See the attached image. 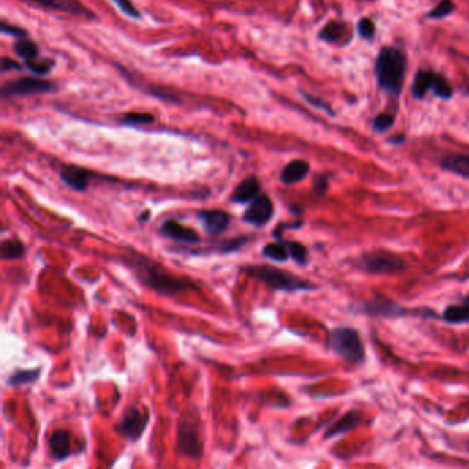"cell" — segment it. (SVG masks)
<instances>
[{"label":"cell","instance_id":"836d02e7","mask_svg":"<svg viewBox=\"0 0 469 469\" xmlns=\"http://www.w3.org/2000/svg\"><path fill=\"white\" fill-rule=\"evenodd\" d=\"M302 95H303V98H305L310 105H313L314 108L320 109V111H325L327 115L333 116L332 108H330L325 101H322V99H319V98H315L313 95H309V94H306V93H302Z\"/></svg>","mask_w":469,"mask_h":469},{"label":"cell","instance_id":"5b68a950","mask_svg":"<svg viewBox=\"0 0 469 469\" xmlns=\"http://www.w3.org/2000/svg\"><path fill=\"white\" fill-rule=\"evenodd\" d=\"M176 448L178 452L193 460H200L204 450V439L201 427L190 417H183L179 421L176 432Z\"/></svg>","mask_w":469,"mask_h":469},{"label":"cell","instance_id":"83f0119b","mask_svg":"<svg viewBox=\"0 0 469 469\" xmlns=\"http://www.w3.org/2000/svg\"><path fill=\"white\" fill-rule=\"evenodd\" d=\"M454 10H456V4L452 0H442L435 8H432L427 14V18H430V19H441V18L449 17Z\"/></svg>","mask_w":469,"mask_h":469},{"label":"cell","instance_id":"7a4b0ae2","mask_svg":"<svg viewBox=\"0 0 469 469\" xmlns=\"http://www.w3.org/2000/svg\"><path fill=\"white\" fill-rule=\"evenodd\" d=\"M408 70V58L403 51L395 47L380 50L374 64L379 87L390 95L398 97L402 91Z\"/></svg>","mask_w":469,"mask_h":469},{"label":"cell","instance_id":"603a6c76","mask_svg":"<svg viewBox=\"0 0 469 469\" xmlns=\"http://www.w3.org/2000/svg\"><path fill=\"white\" fill-rule=\"evenodd\" d=\"M263 255L270 259V260H274V262H287L291 255H289V251L285 245V242L281 240L278 242H271V244H267L263 247Z\"/></svg>","mask_w":469,"mask_h":469},{"label":"cell","instance_id":"d590c367","mask_svg":"<svg viewBox=\"0 0 469 469\" xmlns=\"http://www.w3.org/2000/svg\"><path fill=\"white\" fill-rule=\"evenodd\" d=\"M21 70L22 69V65H19L18 62H15L14 59H10L7 57H3L1 58V70L3 72H7V70Z\"/></svg>","mask_w":469,"mask_h":469},{"label":"cell","instance_id":"7c38bea8","mask_svg":"<svg viewBox=\"0 0 469 469\" xmlns=\"http://www.w3.org/2000/svg\"><path fill=\"white\" fill-rule=\"evenodd\" d=\"M26 3H32L37 7L54 11H62L73 15H84V17H94L90 10H87L83 4L76 0H23Z\"/></svg>","mask_w":469,"mask_h":469},{"label":"cell","instance_id":"f546056e","mask_svg":"<svg viewBox=\"0 0 469 469\" xmlns=\"http://www.w3.org/2000/svg\"><path fill=\"white\" fill-rule=\"evenodd\" d=\"M394 122H395V117L392 115L380 113L373 120V128L377 133H384V131H388L394 126Z\"/></svg>","mask_w":469,"mask_h":469},{"label":"cell","instance_id":"30bf717a","mask_svg":"<svg viewBox=\"0 0 469 469\" xmlns=\"http://www.w3.org/2000/svg\"><path fill=\"white\" fill-rule=\"evenodd\" d=\"M197 218L202 223L207 233L212 237L220 236L231 220L230 215L222 209H204L197 213Z\"/></svg>","mask_w":469,"mask_h":469},{"label":"cell","instance_id":"8992f818","mask_svg":"<svg viewBox=\"0 0 469 469\" xmlns=\"http://www.w3.org/2000/svg\"><path fill=\"white\" fill-rule=\"evenodd\" d=\"M55 90V86L51 82L35 79V77H22L12 82L6 83L1 87V97L10 98V97H23V95H32V94H44V93H52Z\"/></svg>","mask_w":469,"mask_h":469},{"label":"cell","instance_id":"6da1fadb","mask_svg":"<svg viewBox=\"0 0 469 469\" xmlns=\"http://www.w3.org/2000/svg\"><path fill=\"white\" fill-rule=\"evenodd\" d=\"M127 262L134 270L135 277L144 285L156 291L160 295L172 296L176 295L178 292L197 288L191 281L169 274L156 263L148 260L146 258H142L141 255H137L135 252H133Z\"/></svg>","mask_w":469,"mask_h":469},{"label":"cell","instance_id":"9a60e30c","mask_svg":"<svg viewBox=\"0 0 469 469\" xmlns=\"http://www.w3.org/2000/svg\"><path fill=\"white\" fill-rule=\"evenodd\" d=\"M260 193V184L259 180L255 176H249L244 179L238 186L234 189L230 200L234 204H249L252 200H255Z\"/></svg>","mask_w":469,"mask_h":469},{"label":"cell","instance_id":"e0dca14e","mask_svg":"<svg viewBox=\"0 0 469 469\" xmlns=\"http://www.w3.org/2000/svg\"><path fill=\"white\" fill-rule=\"evenodd\" d=\"M310 172V164L305 160H294L287 164L281 172V182L284 184H295L303 180Z\"/></svg>","mask_w":469,"mask_h":469},{"label":"cell","instance_id":"3957f363","mask_svg":"<svg viewBox=\"0 0 469 469\" xmlns=\"http://www.w3.org/2000/svg\"><path fill=\"white\" fill-rule=\"evenodd\" d=\"M241 271L248 274L252 278H256L270 287L274 291H284V292H298V291H307L313 289L312 284L307 281L291 274L289 271L273 267V266H244Z\"/></svg>","mask_w":469,"mask_h":469},{"label":"cell","instance_id":"d4e9b609","mask_svg":"<svg viewBox=\"0 0 469 469\" xmlns=\"http://www.w3.org/2000/svg\"><path fill=\"white\" fill-rule=\"evenodd\" d=\"M40 377V369H29V370H17L8 377L10 385H22L36 381Z\"/></svg>","mask_w":469,"mask_h":469},{"label":"cell","instance_id":"cb8c5ba5","mask_svg":"<svg viewBox=\"0 0 469 469\" xmlns=\"http://www.w3.org/2000/svg\"><path fill=\"white\" fill-rule=\"evenodd\" d=\"M443 319L449 323H461L469 320V300L463 305L448 307L443 313Z\"/></svg>","mask_w":469,"mask_h":469},{"label":"cell","instance_id":"9c48e42d","mask_svg":"<svg viewBox=\"0 0 469 469\" xmlns=\"http://www.w3.org/2000/svg\"><path fill=\"white\" fill-rule=\"evenodd\" d=\"M274 213V205L269 195L259 194L255 200H252L245 209L242 219L245 223L252 224L255 227L266 226Z\"/></svg>","mask_w":469,"mask_h":469},{"label":"cell","instance_id":"1f68e13d","mask_svg":"<svg viewBox=\"0 0 469 469\" xmlns=\"http://www.w3.org/2000/svg\"><path fill=\"white\" fill-rule=\"evenodd\" d=\"M247 241H248L247 237H240V238H236V240H231V241H227V242L218 244V245H216V249H218V252H220V253L236 252V251H238Z\"/></svg>","mask_w":469,"mask_h":469},{"label":"cell","instance_id":"f1b7e54d","mask_svg":"<svg viewBox=\"0 0 469 469\" xmlns=\"http://www.w3.org/2000/svg\"><path fill=\"white\" fill-rule=\"evenodd\" d=\"M123 122L130 124V126H145V124H152L155 123V116L151 113H137V112H130L126 113L123 117Z\"/></svg>","mask_w":469,"mask_h":469},{"label":"cell","instance_id":"8d00e7d4","mask_svg":"<svg viewBox=\"0 0 469 469\" xmlns=\"http://www.w3.org/2000/svg\"><path fill=\"white\" fill-rule=\"evenodd\" d=\"M326 187H327V182H326L325 176H320V178L316 180V183H315V190H316L319 194H322V193L326 190Z\"/></svg>","mask_w":469,"mask_h":469},{"label":"cell","instance_id":"7402d4cb","mask_svg":"<svg viewBox=\"0 0 469 469\" xmlns=\"http://www.w3.org/2000/svg\"><path fill=\"white\" fill-rule=\"evenodd\" d=\"M25 253V247L19 240H4L0 245V256L3 260H15Z\"/></svg>","mask_w":469,"mask_h":469},{"label":"cell","instance_id":"ac0fdd59","mask_svg":"<svg viewBox=\"0 0 469 469\" xmlns=\"http://www.w3.org/2000/svg\"><path fill=\"white\" fill-rule=\"evenodd\" d=\"M442 168L469 179V155L446 157L442 160Z\"/></svg>","mask_w":469,"mask_h":469},{"label":"cell","instance_id":"e575fe53","mask_svg":"<svg viewBox=\"0 0 469 469\" xmlns=\"http://www.w3.org/2000/svg\"><path fill=\"white\" fill-rule=\"evenodd\" d=\"M1 32L17 36V37H26V32L22 28L14 26V25L7 23V22H1Z\"/></svg>","mask_w":469,"mask_h":469},{"label":"cell","instance_id":"2e32d148","mask_svg":"<svg viewBox=\"0 0 469 469\" xmlns=\"http://www.w3.org/2000/svg\"><path fill=\"white\" fill-rule=\"evenodd\" d=\"M439 73L431 70H419L412 84V95L416 99H423L428 91H434Z\"/></svg>","mask_w":469,"mask_h":469},{"label":"cell","instance_id":"52a82bcc","mask_svg":"<svg viewBox=\"0 0 469 469\" xmlns=\"http://www.w3.org/2000/svg\"><path fill=\"white\" fill-rule=\"evenodd\" d=\"M148 423L149 416L146 413H142L138 408L131 406L124 412L123 419L117 424V431L126 439L137 442L144 435Z\"/></svg>","mask_w":469,"mask_h":469},{"label":"cell","instance_id":"ba28073f","mask_svg":"<svg viewBox=\"0 0 469 469\" xmlns=\"http://www.w3.org/2000/svg\"><path fill=\"white\" fill-rule=\"evenodd\" d=\"M359 267L373 274H390V273H396V271L403 270L405 263L403 260H401L399 258H395L394 255L376 252V253L365 255L359 262Z\"/></svg>","mask_w":469,"mask_h":469},{"label":"cell","instance_id":"44dd1931","mask_svg":"<svg viewBox=\"0 0 469 469\" xmlns=\"http://www.w3.org/2000/svg\"><path fill=\"white\" fill-rule=\"evenodd\" d=\"M345 32H347L345 23L332 21L326 26L322 28V30L319 32V39L325 40L327 43H336V41H340L344 37Z\"/></svg>","mask_w":469,"mask_h":469},{"label":"cell","instance_id":"4316f807","mask_svg":"<svg viewBox=\"0 0 469 469\" xmlns=\"http://www.w3.org/2000/svg\"><path fill=\"white\" fill-rule=\"evenodd\" d=\"M52 66H54V61L48 59V58H44V59L36 58L33 61L25 62V68H28L30 72H33L37 76H44V75L50 73Z\"/></svg>","mask_w":469,"mask_h":469},{"label":"cell","instance_id":"4dcf8cb0","mask_svg":"<svg viewBox=\"0 0 469 469\" xmlns=\"http://www.w3.org/2000/svg\"><path fill=\"white\" fill-rule=\"evenodd\" d=\"M358 33L362 39H366V40H372L376 35V26L373 23L372 19L369 18H362L359 22H358Z\"/></svg>","mask_w":469,"mask_h":469},{"label":"cell","instance_id":"277c9868","mask_svg":"<svg viewBox=\"0 0 469 469\" xmlns=\"http://www.w3.org/2000/svg\"><path fill=\"white\" fill-rule=\"evenodd\" d=\"M329 347L344 361L358 363L365 358V348L358 332L348 326H340L330 332Z\"/></svg>","mask_w":469,"mask_h":469},{"label":"cell","instance_id":"d6986e66","mask_svg":"<svg viewBox=\"0 0 469 469\" xmlns=\"http://www.w3.org/2000/svg\"><path fill=\"white\" fill-rule=\"evenodd\" d=\"M14 52L22 58L25 62L33 61L36 58H39V47L35 41L26 39V37H19L15 43H14Z\"/></svg>","mask_w":469,"mask_h":469},{"label":"cell","instance_id":"5bb4252c","mask_svg":"<svg viewBox=\"0 0 469 469\" xmlns=\"http://www.w3.org/2000/svg\"><path fill=\"white\" fill-rule=\"evenodd\" d=\"M70 432L66 430H55L50 438L51 456L57 461H64L72 454Z\"/></svg>","mask_w":469,"mask_h":469},{"label":"cell","instance_id":"d6a6232c","mask_svg":"<svg viewBox=\"0 0 469 469\" xmlns=\"http://www.w3.org/2000/svg\"><path fill=\"white\" fill-rule=\"evenodd\" d=\"M113 3L128 17L131 18H141V12L138 11V8L133 4L131 0H113Z\"/></svg>","mask_w":469,"mask_h":469},{"label":"cell","instance_id":"8fae6325","mask_svg":"<svg viewBox=\"0 0 469 469\" xmlns=\"http://www.w3.org/2000/svg\"><path fill=\"white\" fill-rule=\"evenodd\" d=\"M160 233L166 237V238H171L176 242H180V244H198L200 242V236L198 233L191 229V227H186L172 219H168L165 220L161 227H160Z\"/></svg>","mask_w":469,"mask_h":469},{"label":"cell","instance_id":"4fadbf2b","mask_svg":"<svg viewBox=\"0 0 469 469\" xmlns=\"http://www.w3.org/2000/svg\"><path fill=\"white\" fill-rule=\"evenodd\" d=\"M93 173L82 166L76 165H65L61 169V179L62 182L76 191H86L88 187V182Z\"/></svg>","mask_w":469,"mask_h":469},{"label":"cell","instance_id":"ffe728a7","mask_svg":"<svg viewBox=\"0 0 469 469\" xmlns=\"http://www.w3.org/2000/svg\"><path fill=\"white\" fill-rule=\"evenodd\" d=\"M361 421V414L359 413H355V412H351L348 414H345L343 419H340L327 432H326V438H332V437H336V435H340V434H344L350 430H352L354 427H356Z\"/></svg>","mask_w":469,"mask_h":469},{"label":"cell","instance_id":"484cf974","mask_svg":"<svg viewBox=\"0 0 469 469\" xmlns=\"http://www.w3.org/2000/svg\"><path fill=\"white\" fill-rule=\"evenodd\" d=\"M284 241V238H281ZM278 240V241H281ZM288 251H289V255L291 258L299 263V265H306L307 263V249L305 245H302L300 242H296V241H284Z\"/></svg>","mask_w":469,"mask_h":469}]
</instances>
